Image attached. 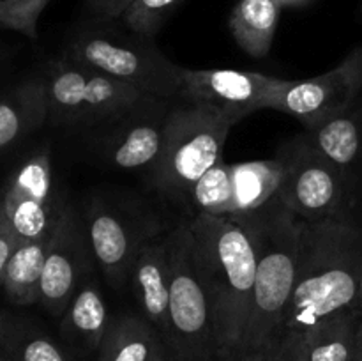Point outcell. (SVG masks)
Listing matches in <instances>:
<instances>
[{
  "mask_svg": "<svg viewBox=\"0 0 362 361\" xmlns=\"http://www.w3.org/2000/svg\"><path fill=\"white\" fill-rule=\"evenodd\" d=\"M48 241L37 239L18 244L7 262L2 294L16 306H30L39 303L41 278L45 269Z\"/></svg>",
  "mask_w": 362,
  "mask_h": 361,
  "instance_id": "7402d4cb",
  "label": "cell"
},
{
  "mask_svg": "<svg viewBox=\"0 0 362 361\" xmlns=\"http://www.w3.org/2000/svg\"><path fill=\"white\" fill-rule=\"evenodd\" d=\"M18 244L20 243H18L11 234H7L6 230H0V294H2L4 275H6L7 262H9L11 255L16 250Z\"/></svg>",
  "mask_w": 362,
  "mask_h": 361,
  "instance_id": "f1b7e54d",
  "label": "cell"
},
{
  "mask_svg": "<svg viewBox=\"0 0 362 361\" xmlns=\"http://www.w3.org/2000/svg\"><path fill=\"white\" fill-rule=\"evenodd\" d=\"M180 2L182 0H134L120 20L133 34L152 39Z\"/></svg>",
  "mask_w": 362,
  "mask_h": 361,
  "instance_id": "484cf974",
  "label": "cell"
},
{
  "mask_svg": "<svg viewBox=\"0 0 362 361\" xmlns=\"http://www.w3.org/2000/svg\"><path fill=\"white\" fill-rule=\"evenodd\" d=\"M359 321V310L339 311L300 335L279 340L276 347L290 361H354Z\"/></svg>",
  "mask_w": 362,
  "mask_h": 361,
  "instance_id": "9a60e30c",
  "label": "cell"
},
{
  "mask_svg": "<svg viewBox=\"0 0 362 361\" xmlns=\"http://www.w3.org/2000/svg\"><path fill=\"white\" fill-rule=\"evenodd\" d=\"M0 324L9 361H73L52 336L30 322L0 311Z\"/></svg>",
  "mask_w": 362,
  "mask_h": 361,
  "instance_id": "cb8c5ba5",
  "label": "cell"
},
{
  "mask_svg": "<svg viewBox=\"0 0 362 361\" xmlns=\"http://www.w3.org/2000/svg\"><path fill=\"white\" fill-rule=\"evenodd\" d=\"M62 57L134 85L161 101L179 96L182 66L172 62L151 38H126L110 28H83L67 41Z\"/></svg>",
  "mask_w": 362,
  "mask_h": 361,
  "instance_id": "8992f818",
  "label": "cell"
},
{
  "mask_svg": "<svg viewBox=\"0 0 362 361\" xmlns=\"http://www.w3.org/2000/svg\"><path fill=\"white\" fill-rule=\"evenodd\" d=\"M354 361H362V315H361V321H359V328H357L356 353H354Z\"/></svg>",
  "mask_w": 362,
  "mask_h": 361,
  "instance_id": "4dcf8cb0",
  "label": "cell"
},
{
  "mask_svg": "<svg viewBox=\"0 0 362 361\" xmlns=\"http://www.w3.org/2000/svg\"><path fill=\"white\" fill-rule=\"evenodd\" d=\"M166 349L165 338L141 315H122L110 322L98 350L99 361H156Z\"/></svg>",
  "mask_w": 362,
  "mask_h": 361,
  "instance_id": "d6986e66",
  "label": "cell"
},
{
  "mask_svg": "<svg viewBox=\"0 0 362 361\" xmlns=\"http://www.w3.org/2000/svg\"><path fill=\"white\" fill-rule=\"evenodd\" d=\"M87 230L71 207L64 209L53 229L46 250L45 269L41 278L39 304L55 317H62L81 285V276L88 264Z\"/></svg>",
  "mask_w": 362,
  "mask_h": 361,
  "instance_id": "7c38bea8",
  "label": "cell"
},
{
  "mask_svg": "<svg viewBox=\"0 0 362 361\" xmlns=\"http://www.w3.org/2000/svg\"><path fill=\"white\" fill-rule=\"evenodd\" d=\"M283 165L279 200L303 222L346 219V172L320 154L306 137L279 151Z\"/></svg>",
  "mask_w": 362,
  "mask_h": 361,
  "instance_id": "ba28073f",
  "label": "cell"
},
{
  "mask_svg": "<svg viewBox=\"0 0 362 361\" xmlns=\"http://www.w3.org/2000/svg\"><path fill=\"white\" fill-rule=\"evenodd\" d=\"M168 347L179 361H219L211 297L193 253L187 219L170 232Z\"/></svg>",
  "mask_w": 362,
  "mask_h": 361,
  "instance_id": "52a82bcc",
  "label": "cell"
},
{
  "mask_svg": "<svg viewBox=\"0 0 362 361\" xmlns=\"http://www.w3.org/2000/svg\"><path fill=\"white\" fill-rule=\"evenodd\" d=\"M156 361H179V360H177V357L173 356V353H172V350H170V349H166L165 353H163L161 356H159L158 360H156Z\"/></svg>",
  "mask_w": 362,
  "mask_h": 361,
  "instance_id": "836d02e7",
  "label": "cell"
},
{
  "mask_svg": "<svg viewBox=\"0 0 362 361\" xmlns=\"http://www.w3.org/2000/svg\"><path fill=\"white\" fill-rule=\"evenodd\" d=\"M361 268L362 234L349 219L303 222L296 287L278 342L339 311L357 310Z\"/></svg>",
  "mask_w": 362,
  "mask_h": 361,
  "instance_id": "6da1fadb",
  "label": "cell"
},
{
  "mask_svg": "<svg viewBox=\"0 0 362 361\" xmlns=\"http://www.w3.org/2000/svg\"><path fill=\"white\" fill-rule=\"evenodd\" d=\"M165 117H140L122 126L105 142V156L124 170L148 168L158 163L165 142Z\"/></svg>",
  "mask_w": 362,
  "mask_h": 361,
  "instance_id": "e0dca14e",
  "label": "cell"
},
{
  "mask_svg": "<svg viewBox=\"0 0 362 361\" xmlns=\"http://www.w3.org/2000/svg\"><path fill=\"white\" fill-rule=\"evenodd\" d=\"M362 91V46L354 48L331 71L308 80H281L267 110L296 117L308 131L349 113Z\"/></svg>",
  "mask_w": 362,
  "mask_h": 361,
  "instance_id": "30bf717a",
  "label": "cell"
},
{
  "mask_svg": "<svg viewBox=\"0 0 362 361\" xmlns=\"http://www.w3.org/2000/svg\"><path fill=\"white\" fill-rule=\"evenodd\" d=\"M306 138L324 158L345 172L362 154L361 124L350 113H343L308 131Z\"/></svg>",
  "mask_w": 362,
  "mask_h": 361,
  "instance_id": "603a6c76",
  "label": "cell"
},
{
  "mask_svg": "<svg viewBox=\"0 0 362 361\" xmlns=\"http://www.w3.org/2000/svg\"><path fill=\"white\" fill-rule=\"evenodd\" d=\"M108 308L94 282H85L60 317V333L64 340L83 353H94L101 347L110 326Z\"/></svg>",
  "mask_w": 362,
  "mask_h": 361,
  "instance_id": "ac0fdd59",
  "label": "cell"
},
{
  "mask_svg": "<svg viewBox=\"0 0 362 361\" xmlns=\"http://www.w3.org/2000/svg\"><path fill=\"white\" fill-rule=\"evenodd\" d=\"M0 361H9V360H7V350H6V342H4V333H2V324H0Z\"/></svg>",
  "mask_w": 362,
  "mask_h": 361,
  "instance_id": "1f68e13d",
  "label": "cell"
},
{
  "mask_svg": "<svg viewBox=\"0 0 362 361\" xmlns=\"http://www.w3.org/2000/svg\"><path fill=\"white\" fill-rule=\"evenodd\" d=\"M237 120L205 105L182 101L166 113L165 142L151 170L156 190L173 200H186L197 180L223 159L226 137Z\"/></svg>",
  "mask_w": 362,
  "mask_h": 361,
  "instance_id": "277c9868",
  "label": "cell"
},
{
  "mask_svg": "<svg viewBox=\"0 0 362 361\" xmlns=\"http://www.w3.org/2000/svg\"><path fill=\"white\" fill-rule=\"evenodd\" d=\"M281 78L239 69H187L177 99L211 106L239 122L250 113L267 110L272 92Z\"/></svg>",
  "mask_w": 362,
  "mask_h": 361,
  "instance_id": "8fae6325",
  "label": "cell"
},
{
  "mask_svg": "<svg viewBox=\"0 0 362 361\" xmlns=\"http://www.w3.org/2000/svg\"><path fill=\"white\" fill-rule=\"evenodd\" d=\"M202 282L211 297L219 361L243 345L251 310L257 248L247 227L232 216L197 214L187 219Z\"/></svg>",
  "mask_w": 362,
  "mask_h": 361,
  "instance_id": "7a4b0ae2",
  "label": "cell"
},
{
  "mask_svg": "<svg viewBox=\"0 0 362 361\" xmlns=\"http://www.w3.org/2000/svg\"><path fill=\"white\" fill-rule=\"evenodd\" d=\"M283 165L278 158L232 165V207L230 216L251 214L279 197Z\"/></svg>",
  "mask_w": 362,
  "mask_h": 361,
  "instance_id": "ffe728a7",
  "label": "cell"
},
{
  "mask_svg": "<svg viewBox=\"0 0 362 361\" xmlns=\"http://www.w3.org/2000/svg\"><path fill=\"white\" fill-rule=\"evenodd\" d=\"M281 9V0H237L228 27L237 45L247 55L253 59L267 57Z\"/></svg>",
  "mask_w": 362,
  "mask_h": 361,
  "instance_id": "44dd1931",
  "label": "cell"
},
{
  "mask_svg": "<svg viewBox=\"0 0 362 361\" xmlns=\"http://www.w3.org/2000/svg\"><path fill=\"white\" fill-rule=\"evenodd\" d=\"M237 219L247 227L257 248V276L240 350L267 349L278 342L279 328L296 287L303 219L297 218L279 197Z\"/></svg>",
  "mask_w": 362,
  "mask_h": 361,
  "instance_id": "3957f363",
  "label": "cell"
},
{
  "mask_svg": "<svg viewBox=\"0 0 362 361\" xmlns=\"http://www.w3.org/2000/svg\"><path fill=\"white\" fill-rule=\"evenodd\" d=\"M64 209L55 193L48 149L25 158L0 186V230L20 244L52 236Z\"/></svg>",
  "mask_w": 362,
  "mask_h": 361,
  "instance_id": "9c48e42d",
  "label": "cell"
},
{
  "mask_svg": "<svg viewBox=\"0 0 362 361\" xmlns=\"http://www.w3.org/2000/svg\"><path fill=\"white\" fill-rule=\"evenodd\" d=\"M170 232L165 236H147L133 262L131 283L141 314L161 333L166 345L170 335Z\"/></svg>",
  "mask_w": 362,
  "mask_h": 361,
  "instance_id": "4fadbf2b",
  "label": "cell"
},
{
  "mask_svg": "<svg viewBox=\"0 0 362 361\" xmlns=\"http://www.w3.org/2000/svg\"><path fill=\"white\" fill-rule=\"evenodd\" d=\"M48 4L49 0H0V28L35 41L39 38L37 21Z\"/></svg>",
  "mask_w": 362,
  "mask_h": 361,
  "instance_id": "4316f807",
  "label": "cell"
},
{
  "mask_svg": "<svg viewBox=\"0 0 362 361\" xmlns=\"http://www.w3.org/2000/svg\"><path fill=\"white\" fill-rule=\"evenodd\" d=\"M42 78L48 119L57 126H92L117 120L161 101L134 85L71 62L66 57L48 62Z\"/></svg>",
  "mask_w": 362,
  "mask_h": 361,
  "instance_id": "5b68a950",
  "label": "cell"
},
{
  "mask_svg": "<svg viewBox=\"0 0 362 361\" xmlns=\"http://www.w3.org/2000/svg\"><path fill=\"white\" fill-rule=\"evenodd\" d=\"M48 120L45 78H28L0 96V156Z\"/></svg>",
  "mask_w": 362,
  "mask_h": 361,
  "instance_id": "2e32d148",
  "label": "cell"
},
{
  "mask_svg": "<svg viewBox=\"0 0 362 361\" xmlns=\"http://www.w3.org/2000/svg\"><path fill=\"white\" fill-rule=\"evenodd\" d=\"M272 361H290V357L286 356L279 347L274 345V356H272Z\"/></svg>",
  "mask_w": 362,
  "mask_h": 361,
  "instance_id": "d6a6232c",
  "label": "cell"
},
{
  "mask_svg": "<svg viewBox=\"0 0 362 361\" xmlns=\"http://www.w3.org/2000/svg\"><path fill=\"white\" fill-rule=\"evenodd\" d=\"M134 0H85V9L98 21H112L122 16Z\"/></svg>",
  "mask_w": 362,
  "mask_h": 361,
  "instance_id": "83f0119b",
  "label": "cell"
},
{
  "mask_svg": "<svg viewBox=\"0 0 362 361\" xmlns=\"http://www.w3.org/2000/svg\"><path fill=\"white\" fill-rule=\"evenodd\" d=\"M186 204L193 207V216H230L232 207V165L219 159L189 190Z\"/></svg>",
  "mask_w": 362,
  "mask_h": 361,
  "instance_id": "d4e9b609",
  "label": "cell"
},
{
  "mask_svg": "<svg viewBox=\"0 0 362 361\" xmlns=\"http://www.w3.org/2000/svg\"><path fill=\"white\" fill-rule=\"evenodd\" d=\"M98 361H99V360H98Z\"/></svg>",
  "mask_w": 362,
  "mask_h": 361,
  "instance_id": "8d00e7d4",
  "label": "cell"
},
{
  "mask_svg": "<svg viewBox=\"0 0 362 361\" xmlns=\"http://www.w3.org/2000/svg\"><path fill=\"white\" fill-rule=\"evenodd\" d=\"M308 0H281L283 6H303Z\"/></svg>",
  "mask_w": 362,
  "mask_h": 361,
  "instance_id": "d590c367",
  "label": "cell"
},
{
  "mask_svg": "<svg viewBox=\"0 0 362 361\" xmlns=\"http://www.w3.org/2000/svg\"><path fill=\"white\" fill-rule=\"evenodd\" d=\"M357 310L362 315V268H361V276H359V294H357Z\"/></svg>",
  "mask_w": 362,
  "mask_h": 361,
  "instance_id": "e575fe53",
  "label": "cell"
},
{
  "mask_svg": "<svg viewBox=\"0 0 362 361\" xmlns=\"http://www.w3.org/2000/svg\"><path fill=\"white\" fill-rule=\"evenodd\" d=\"M272 356H274V347H267V349H246L237 353L228 361H272Z\"/></svg>",
  "mask_w": 362,
  "mask_h": 361,
  "instance_id": "f546056e",
  "label": "cell"
},
{
  "mask_svg": "<svg viewBox=\"0 0 362 361\" xmlns=\"http://www.w3.org/2000/svg\"><path fill=\"white\" fill-rule=\"evenodd\" d=\"M147 236H138L115 211L94 202L87 214V239L92 257L113 285L131 276L138 248Z\"/></svg>",
  "mask_w": 362,
  "mask_h": 361,
  "instance_id": "5bb4252c",
  "label": "cell"
}]
</instances>
